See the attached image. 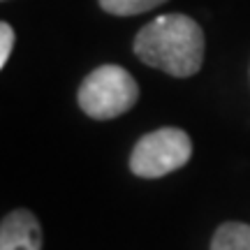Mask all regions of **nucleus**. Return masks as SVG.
<instances>
[{
    "label": "nucleus",
    "mask_w": 250,
    "mask_h": 250,
    "mask_svg": "<svg viewBox=\"0 0 250 250\" xmlns=\"http://www.w3.org/2000/svg\"><path fill=\"white\" fill-rule=\"evenodd\" d=\"M211 250H250V225L223 223L211 239Z\"/></svg>",
    "instance_id": "nucleus-5"
},
{
    "label": "nucleus",
    "mask_w": 250,
    "mask_h": 250,
    "mask_svg": "<svg viewBox=\"0 0 250 250\" xmlns=\"http://www.w3.org/2000/svg\"><path fill=\"white\" fill-rule=\"evenodd\" d=\"M134 54L171 77H192L204 62V33L186 14H162L137 33Z\"/></svg>",
    "instance_id": "nucleus-1"
},
{
    "label": "nucleus",
    "mask_w": 250,
    "mask_h": 250,
    "mask_svg": "<svg viewBox=\"0 0 250 250\" xmlns=\"http://www.w3.org/2000/svg\"><path fill=\"white\" fill-rule=\"evenodd\" d=\"M192 155V142L179 127H160L144 134L130 155V171L142 179H160L181 169Z\"/></svg>",
    "instance_id": "nucleus-3"
},
{
    "label": "nucleus",
    "mask_w": 250,
    "mask_h": 250,
    "mask_svg": "<svg viewBox=\"0 0 250 250\" xmlns=\"http://www.w3.org/2000/svg\"><path fill=\"white\" fill-rule=\"evenodd\" d=\"M79 107L95 121H111L137 104L139 83L121 65H100L81 81Z\"/></svg>",
    "instance_id": "nucleus-2"
},
{
    "label": "nucleus",
    "mask_w": 250,
    "mask_h": 250,
    "mask_svg": "<svg viewBox=\"0 0 250 250\" xmlns=\"http://www.w3.org/2000/svg\"><path fill=\"white\" fill-rule=\"evenodd\" d=\"M0 250H42V227L26 208H17L2 218Z\"/></svg>",
    "instance_id": "nucleus-4"
},
{
    "label": "nucleus",
    "mask_w": 250,
    "mask_h": 250,
    "mask_svg": "<svg viewBox=\"0 0 250 250\" xmlns=\"http://www.w3.org/2000/svg\"><path fill=\"white\" fill-rule=\"evenodd\" d=\"M162 2H167V0H100V7L116 17H134V14L158 7Z\"/></svg>",
    "instance_id": "nucleus-6"
},
{
    "label": "nucleus",
    "mask_w": 250,
    "mask_h": 250,
    "mask_svg": "<svg viewBox=\"0 0 250 250\" xmlns=\"http://www.w3.org/2000/svg\"><path fill=\"white\" fill-rule=\"evenodd\" d=\"M14 46V30L9 23H0V67H5Z\"/></svg>",
    "instance_id": "nucleus-7"
}]
</instances>
